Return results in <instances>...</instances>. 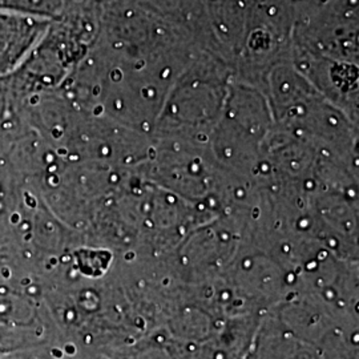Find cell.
<instances>
[{
  "instance_id": "6da1fadb",
  "label": "cell",
  "mask_w": 359,
  "mask_h": 359,
  "mask_svg": "<svg viewBox=\"0 0 359 359\" xmlns=\"http://www.w3.org/2000/svg\"><path fill=\"white\" fill-rule=\"evenodd\" d=\"M41 26L35 19L16 13H0V75L23 62L38 40Z\"/></svg>"
}]
</instances>
